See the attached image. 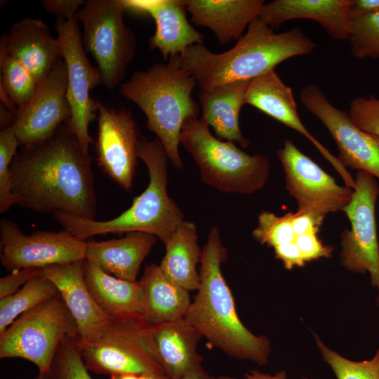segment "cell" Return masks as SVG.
<instances>
[{
  "mask_svg": "<svg viewBox=\"0 0 379 379\" xmlns=\"http://www.w3.org/2000/svg\"><path fill=\"white\" fill-rule=\"evenodd\" d=\"M91 161L67 122L46 140L22 146L10 165L15 204L36 212H64L95 220Z\"/></svg>",
  "mask_w": 379,
  "mask_h": 379,
  "instance_id": "6da1fadb",
  "label": "cell"
},
{
  "mask_svg": "<svg viewBox=\"0 0 379 379\" xmlns=\"http://www.w3.org/2000/svg\"><path fill=\"white\" fill-rule=\"evenodd\" d=\"M227 256L219 227L213 226L201 250L198 292L184 319L228 356L265 365L271 352L270 341L265 335L252 333L239 318L221 271Z\"/></svg>",
  "mask_w": 379,
  "mask_h": 379,
  "instance_id": "7a4b0ae2",
  "label": "cell"
},
{
  "mask_svg": "<svg viewBox=\"0 0 379 379\" xmlns=\"http://www.w3.org/2000/svg\"><path fill=\"white\" fill-rule=\"evenodd\" d=\"M316 47L300 27L277 34L257 17L229 51L215 53L204 44H194L179 55L178 60L199 86L206 88L252 80L288 58L309 55Z\"/></svg>",
  "mask_w": 379,
  "mask_h": 379,
  "instance_id": "3957f363",
  "label": "cell"
},
{
  "mask_svg": "<svg viewBox=\"0 0 379 379\" xmlns=\"http://www.w3.org/2000/svg\"><path fill=\"white\" fill-rule=\"evenodd\" d=\"M138 158L146 165L149 183L137 197L131 206L113 219L97 221L64 212H55L53 217L75 237L86 241L91 237L107 233L142 232L156 236L164 243L184 219L180 207L167 191V154L157 139L139 140Z\"/></svg>",
  "mask_w": 379,
  "mask_h": 379,
  "instance_id": "277c9868",
  "label": "cell"
},
{
  "mask_svg": "<svg viewBox=\"0 0 379 379\" xmlns=\"http://www.w3.org/2000/svg\"><path fill=\"white\" fill-rule=\"evenodd\" d=\"M178 57L171 56L167 63L133 72L119 91L140 108L147 118V128L157 135L168 159L175 168H182L179 153L181 128L187 119L198 117L200 109L192 96L197 82L180 66Z\"/></svg>",
  "mask_w": 379,
  "mask_h": 379,
  "instance_id": "5b68a950",
  "label": "cell"
},
{
  "mask_svg": "<svg viewBox=\"0 0 379 379\" xmlns=\"http://www.w3.org/2000/svg\"><path fill=\"white\" fill-rule=\"evenodd\" d=\"M180 144L194 159L201 180L220 192L253 194L269 179L270 165L266 156L247 154L234 142L214 137L201 119L190 118L184 122Z\"/></svg>",
  "mask_w": 379,
  "mask_h": 379,
  "instance_id": "8992f818",
  "label": "cell"
},
{
  "mask_svg": "<svg viewBox=\"0 0 379 379\" xmlns=\"http://www.w3.org/2000/svg\"><path fill=\"white\" fill-rule=\"evenodd\" d=\"M125 11L124 0H87L74 17L83 25L84 48L109 90L123 83L135 55L137 38L124 22Z\"/></svg>",
  "mask_w": 379,
  "mask_h": 379,
  "instance_id": "52a82bcc",
  "label": "cell"
},
{
  "mask_svg": "<svg viewBox=\"0 0 379 379\" xmlns=\"http://www.w3.org/2000/svg\"><path fill=\"white\" fill-rule=\"evenodd\" d=\"M77 337L76 322L60 293L18 317L0 333V358H21L48 373L65 339Z\"/></svg>",
  "mask_w": 379,
  "mask_h": 379,
  "instance_id": "ba28073f",
  "label": "cell"
},
{
  "mask_svg": "<svg viewBox=\"0 0 379 379\" xmlns=\"http://www.w3.org/2000/svg\"><path fill=\"white\" fill-rule=\"evenodd\" d=\"M352 199L343 212L351 228L340 234V264L356 273H368L372 285L377 288L379 298V245L375 222V204L379 185L375 178L359 171L355 176Z\"/></svg>",
  "mask_w": 379,
  "mask_h": 379,
  "instance_id": "9c48e42d",
  "label": "cell"
},
{
  "mask_svg": "<svg viewBox=\"0 0 379 379\" xmlns=\"http://www.w3.org/2000/svg\"><path fill=\"white\" fill-rule=\"evenodd\" d=\"M55 30L61 58L67 72V97L72 111L67 122L83 151L89 154L93 140L88 126L97 117L98 101L90 97V91L102 84V77L97 67L91 65L84 48L79 22L70 19H57Z\"/></svg>",
  "mask_w": 379,
  "mask_h": 379,
  "instance_id": "30bf717a",
  "label": "cell"
},
{
  "mask_svg": "<svg viewBox=\"0 0 379 379\" xmlns=\"http://www.w3.org/2000/svg\"><path fill=\"white\" fill-rule=\"evenodd\" d=\"M286 189L297 204V211L324 220L330 213L343 211L354 190L335 178L302 153L290 139L277 152Z\"/></svg>",
  "mask_w": 379,
  "mask_h": 379,
  "instance_id": "8fae6325",
  "label": "cell"
},
{
  "mask_svg": "<svg viewBox=\"0 0 379 379\" xmlns=\"http://www.w3.org/2000/svg\"><path fill=\"white\" fill-rule=\"evenodd\" d=\"M148 324L142 317L115 319L93 341L79 347L88 371L97 374L164 373L140 335Z\"/></svg>",
  "mask_w": 379,
  "mask_h": 379,
  "instance_id": "7c38bea8",
  "label": "cell"
},
{
  "mask_svg": "<svg viewBox=\"0 0 379 379\" xmlns=\"http://www.w3.org/2000/svg\"><path fill=\"white\" fill-rule=\"evenodd\" d=\"M0 260L7 271L39 268L86 260V241L66 230L26 234L12 221L0 222Z\"/></svg>",
  "mask_w": 379,
  "mask_h": 379,
  "instance_id": "4fadbf2b",
  "label": "cell"
},
{
  "mask_svg": "<svg viewBox=\"0 0 379 379\" xmlns=\"http://www.w3.org/2000/svg\"><path fill=\"white\" fill-rule=\"evenodd\" d=\"M300 100L328 129L338 149L337 157L346 168L365 171L379 179L378 135L359 128L349 113L333 106L315 84L302 87Z\"/></svg>",
  "mask_w": 379,
  "mask_h": 379,
  "instance_id": "5bb4252c",
  "label": "cell"
},
{
  "mask_svg": "<svg viewBox=\"0 0 379 379\" xmlns=\"http://www.w3.org/2000/svg\"><path fill=\"white\" fill-rule=\"evenodd\" d=\"M67 91V67L60 58L31 100L15 114L12 127L20 145L42 142L69 121L72 111Z\"/></svg>",
  "mask_w": 379,
  "mask_h": 379,
  "instance_id": "9a60e30c",
  "label": "cell"
},
{
  "mask_svg": "<svg viewBox=\"0 0 379 379\" xmlns=\"http://www.w3.org/2000/svg\"><path fill=\"white\" fill-rule=\"evenodd\" d=\"M323 222L322 219L297 211L281 216L262 211L252 237L261 245L272 248L276 258L296 256L307 263L333 255V247L319 237Z\"/></svg>",
  "mask_w": 379,
  "mask_h": 379,
  "instance_id": "2e32d148",
  "label": "cell"
},
{
  "mask_svg": "<svg viewBox=\"0 0 379 379\" xmlns=\"http://www.w3.org/2000/svg\"><path fill=\"white\" fill-rule=\"evenodd\" d=\"M97 161L102 171L126 190L133 186L138 138L129 111L98 101Z\"/></svg>",
  "mask_w": 379,
  "mask_h": 379,
  "instance_id": "e0dca14e",
  "label": "cell"
},
{
  "mask_svg": "<svg viewBox=\"0 0 379 379\" xmlns=\"http://www.w3.org/2000/svg\"><path fill=\"white\" fill-rule=\"evenodd\" d=\"M85 260L53 265L41 272L57 287L72 315L78 331V345L82 347L99 337L116 318L108 315L89 292L84 276Z\"/></svg>",
  "mask_w": 379,
  "mask_h": 379,
  "instance_id": "ac0fdd59",
  "label": "cell"
},
{
  "mask_svg": "<svg viewBox=\"0 0 379 379\" xmlns=\"http://www.w3.org/2000/svg\"><path fill=\"white\" fill-rule=\"evenodd\" d=\"M245 104L304 135L336 170L345 185L354 189L355 180L347 169L305 128L298 113L292 88L282 81L274 69L251 80Z\"/></svg>",
  "mask_w": 379,
  "mask_h": 379,
  "instance_id": "d6986e66",
  "label": "cell"
},
{
  "mask_svg": "<svg viewBox=\"0 0 379 379\" xmlns=\"http://www.w3.org/2000/svg\"><path fill=\"white\" fill-rule=\"evenodd\" d=\"M140 335L151 354L171 379H182L202 368V357L197 350L202 335L184 319L147 324Z\"/></svg>",
  "mask_w": 379,
  "mask_h": 379,
  "instance_id": "ffe728a7",
  "label": "cell"
},
{
  "mask_svg": "<svg viewBox=\"0 0 379 379\" xmlns=\"http://www.w3.org/2000/svg\"><path fill=\"white\" fill-rule=\"evenodd\" d=\"M0 52L17 61L39 85L61 58L58 38L44 21L32 18L15 22L1 37Z\"/></svg>",
  "mask_w": 379,
  "mask_h": 379,
  "instance_id": "44dd1931",
  "label": "cell"
},
{
  "mask_svg": "<svg viewBox=\"0 0 379 379\" xmlns=\"http://www.w3.org/2000/svg\"><path fill=\"white\" fill-rule=\"evenodd\" d=\"M124 3L126 10L153 18L156 30L149 39V48L158 49L164 60L182 54L190 46L204 44L203 34L187 19L185 0H124Z\"/></svg>",
  "mask_w": 379,
  "mask_h": 379,
  "instance_id": "7402d4cb",
  "label": "cell"
},
{
  "mask_svg": "<svg viewBox=\"0 0 379 379\" xmlns=\"http://www.w3.org/2000/svg\"><path fill=\"white\" fill-rule=\"evenodd\" d=\"M350 0H274L264 3L258 18L272 29L295 19H311L321 25L332 39L348 40L352 20Z\"/></svg>",
  "mask_w": 379,
  "mask_h": 379,
  "instance_id": "603a6c76",
  "label": "cell"
},
{
  "mask_svg": "<svg viewBox=\"0 0 379 379\" xmlns=\"http://www.w3.org/2000/svg\"><path fill=\"white\" fill-rule=\"evenodd\" d=\"M157 239L152 234L131 232L119 239L86 241V260L117 278L137 281L140 265Z\"/></svg>",
  "mask_w": 379,
  "mask_h": 379,
  "instance_id": "cb8c5ba5",
  "label": "cell"
},
{
  "mask_svg": "<svg viewBox=\"0 0 379 379\" xmlns=\"http://www.w3.org/2000/svg\"><path fill=\"white\" fill-rule=\"evenodd\" d=\"M251 80H238L199 91L203 119L220 140L237 142L243 148L250 145L239 126V114L245 104Z\"/></svg>",
  "mask_w": 379,
  "mask_h": 379,
  "instance_id": "d4e9b609",
  "label": "cell"
},
{
  "mask_svg": "<svg viewBox=\"0 0 379 379\" xmlns=\"http://www.w3.org/2000/svg\"><path fill=\"white\" fill-rule=\"evenodd\" d=\"M191 22L211 29L221 44L237 40L258 17L263 0H185Z\"/></svg>",
  "mask_w": 379,
  "mask_h": 379,
  "instance_id": "484cf974",
  "label": "cell"
},
{
  "mask_svg": "<svg viewBox=\"0 0 379 379\" xmlns=\"http://www.w3.org/2000/svg\"><path fill=\"white\" fill-rule=\"evenodd\" d=\"M139 281L141 314L148 324L184 319L191 304L189 291L172 282L159 265H147Z\"/></svg>",
  "mask_w": 379,
  "mask_h": 379,
  "instance_id": "4316f807",
  "label": "cell"
},
{
  "mask_svg": "<svg viewBox=\"0 0 379 379\" xmlns=\"http://www.w3.org/2000/svg\"><path fill=\"white\" fill-rule=\"evenodd\" d=\"M84 276L92 297L108 315L116 319L142 317L140 281L117 278L86 260Z\"/></svg>",
  "mask_w": 379,
  "mask_h": 379,
  "instance_id": "83f0119b",
  "label": "cell"
},
{
  "mask_svg": "<svg viewBox=\"0 0 379 379\" xmlns=\"http://www.w3.org/2000/svg\"><path fill=\"white\" fill-rule=\"evenodd\" d=\"M164 244L166 253L159 265L162 272L175 284L189 291L197 290L200 279L197 265L201 250L195 224L183 220Z\"/></svg>",
  "mask_w": 379,
  "mask_h": 379,
  "instance_id": "f1b7e54d",
  "label": "cell"
},
{
  "mask_svg": "<svg viewBox=\"0 0 379 379\" xmlns=\"http://www.w3.org/2000/svg\"><path fill=\"white\" fill-rule=\"evenodd\" d=\"M58 294L55 285L40 271L18 291L0 299V333L21 314Z\"/></svg>",
  "mask_w": 379,
  "mask_h": 379,
  "instance_id": "f546056e",
  "label": "cell"
},
{
  "mask_svg": "<svg viewBox=\"0 0 379 379\" xmlns=\"http://www.w3.org/2000/svg\"><path fill=\"white\" fill-rule=\"evenodd\" d=\"M1 87L18 109L33 97L39 84L17 61L0 52Z\"/></svg>",
  "mask_w": 379,
  "mask_h": 379,
  "instance_id": "4dcf8cb0",
  "label": "cell"
},
{
  "mask_svg": "<svg viewBox=\"0 0 379 379\" xmlns=\"http://www.w3.org/2000/svg\"><path fill=\"white\" fill-rule=\"evenodd\" d=\"M314 335L324 361L331 368L337 379H379V347L371 359L355 361L331 350L317 335Z\"/></svg>",
  "mask_w": 379,
  "mask_h": 379,
  "instance_id": "1f68e13d",
  "label": "cell"
},
{
  "mask_svg": "<svg viewBox=\"0 0 379 379\" xmlns=\"http://www.w3.org/2000/svg\"><path fill=\"white\" fill-rule=\"evenodd\" d=\"M348 41L356 58L379 60V12L354 19Z\"/></svg>",
  "mask_w": 379,
  "mask_h": 379,
  "instance_id": "d6a6232c",
  "label": "cell"
},
{
  "mask_svg": "<svg viewBox=\"0 0 379 379\" xmlns=\"http://www.w3.org/2000/svg\"><path fill=\"white\" fill-rule=\"evenodd\" d=\"M47 374L49 379H92L82 359L77 337L63 340Z\"/></svg>",
  "mask_w": 379,
  "mask_h": 379,
  "instance_id": "836d02e7",
  "label": "cell"
},
{
  "mask_svg": "<svg viewBox=\"0 0 379 379\" xmlns=\"http://www.w3.org/2000/svg\"><path fill=\"white\" fill-rule=\"evenodd\" d=\"M20 142L12 126L1 128L0 131V212L6 213L15 204L12 192L10 174L11 163L17 153Z\"/></svg>",
  "mask_w": 379,
  "mask_h": 379,
  "instance_id": "e575fe53",
  "label": "cell"
},
{
  "mask_svg": "<svg viewBox=\"0 0 379 379\" xmlns=\"http://www.w3.org/2000/svg\"><path fill=\"white\" fill-rule=\"evenodd\" d=\"M349 115L359 128L379 136V99L373 96L357 97L350 104Z\"/></svg>",
  "mask_w": 379,
  "mask_h": 379,
  "instance_id": "d590c367",
  "label": "cell"
},
{
  "mask_svg": "<svg viewBox=\"0 0 379 379\" xmlns=\"http://www.w3.org/2000/svg\"><path fill=\"white\" fill-rule=\"evenodd\" d=\"M41 269L29 267L12 271L0 279V299L18 291L29 279L39 273Z\"/></svg>",
  "mask_w": 379,
  "mask_h": 379,
  "instance_id": "8d00e7d4",
  "label": "cell"
},
{
  "mask_svg": "<svg viewBox=\"0 0 379 379\" xmlns=\"http://www.w3.org/2000/svg\"><path fill=\"white\" fill-rule=\"evenodd\" d=\"M83 0H44L42 7L48 13L56 16L57 19H70L84 6Z\"/></svg>",
  "mask_w": 379,
  "mask_h": 379,
  "instance_id": "74e56055",
  "label": "cell"
},
{
  "mask_svg": "<svg viewBox=\"0 0 379 379\" xmlns=\"http://www.w3.org/2000/svg\"><path fill=\"white\" fill-rule=\"evenodd\" d=\"M349 15L352 21L379 12V0H350Z\"/></svg>",
  "mask_w": 379,
  "mask_h": 379,
  "instance_id": "f35d334b",
  "label": "cell"
},
{
  "mask_svg": "<svg viewBox=\"0 0 379 379\" xmlns=\"http://www.w3.org/2000/svg\"><path fill=\"white\" fill-rule=\"evenodd\" d=\"M109 379H171L164 373L145 372L140 373L113 374Z\"/></svg>",
  "mask_w": 379,
  "mask_h": 379,
  "instance_id": "ab89813d",
  "label": "cell"
},
{
  "mask_svg": "<svg viewBox=\"0 0 379 379\" xmlns=\"http://www.w3.org/2000/svg\"><path fill=\"white\" fill-rule=\"evenodd\" d=\"M212 379H235L234 378L221 375L219 377H212ZM245 379H286V372L285 371H281L277 372L275 375H269L260 373L258 371H251L245 375Z\"/></svg>",
  "mask_w": 379,
  "mask_h": 379,
  "instance_id": "60d3db41",
  "label": "cell"
},
{
  "mask_svg": "<svg viewBox=\"0 0 379 379\" xmlns=\"http://www.w3.org/2000/svg\"><path fill=\"white\" fill-rule=\"evenodd\" d=\"M212 377L203 368H201L188 373L182 379H212Z\"/></svg>",
  "mask_w": 379,
  "mask_h": 379,
  "instance_id": "b9f144b4",
  "label": "cell"
},
{
  "mask_svg": "<svg viewBox=\"0 0 379 379\" xmlns=\"http://www.w3.org/2000/svg\"><path fill=\"white\" fill-rule=\"evenodd\" d=\"M32 379H49L48 374L39 372V374Z\"/></svg>",
  "mask_w": 379,
  "mask_h": 379,
  "instance_id": "7bdbcfd3",
  "label": "cell"
},
{
  "mask_svg": "<svg viewBox=\"0 0 379 379\" xmlns=\"http://www.w3.org/2000/svg\"><path fill=\"white\" fill-rule=\"evenodd\" d=\"M377 302L379 305V298H378V299H377Z\"/></svg>",
  "mask_w": 379,
  "mask_h": 379,
  "instance_id": "ee69618b",
  "label": "cell"
},
{
  "mask_svg": "<svg viewBox=\"0 0 379 379\" xmlns=\"http://www.w3.org/2000/svg\"><path fill=\"white\" fill-rule=\"evenodd\" d=\"M302 379H307V378H303Z\"/></svg>",
  "mask_w": 379,
  "mask_h": 379,
  "instance_id": "f6af8a7d",
  "label": "cell"
}]
</instances>
